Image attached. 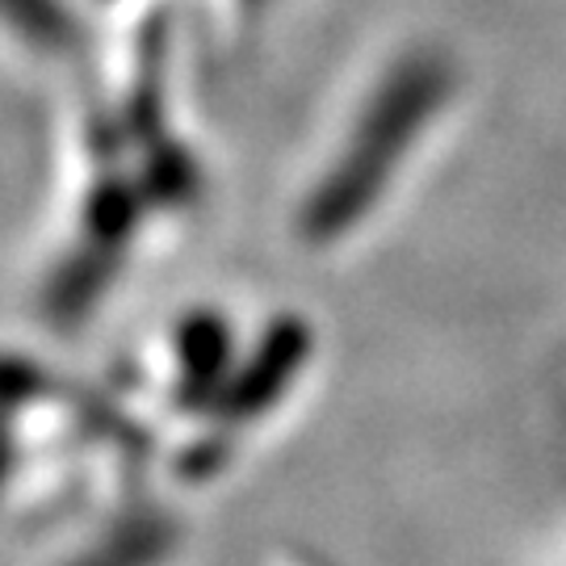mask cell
Segmentation results:
<instances>
[{"label":"cell","instance_id":"obj_2","mask_svg":"<svg viewBox=\"0 0 566 566\" xmlns=\"http://www.w3.org/2000/svg\"><path fill=\"white\" fill-rule=\"evenodd\" d=\"M0 18L39 46H67L72 18L60 0H0Z\"/></svg>","mask_w":566,"mask_h":566},{"label":"cell","instance_id":"obj_1","mask_svg":"<svg viewBox=\"0 0 566 566\" xmlns=\"http://www.w3.org/2000/svg\"><path fill=\"white\" fill-rule=\"evenodd\" d=\"M135 214H139V202L130 193V185L122 177H105L93 198H88V240L67 256V264L55 277V290H51V311L60 319H76L84 315L93 298L105 290L109 273L118 269V256L130 231H135Z\"/></svg>","mask_w":566,"mask_h":566}]
</instances>
